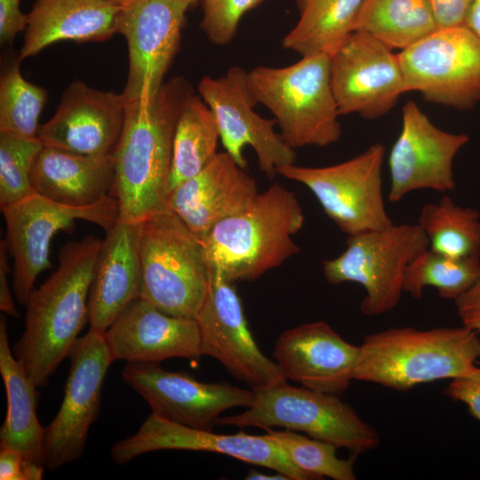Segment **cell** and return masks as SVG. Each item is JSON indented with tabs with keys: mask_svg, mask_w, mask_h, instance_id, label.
Listing matches in <instances>:
<instances>
[{
	"mask_svg": "<svg viewBox=\"0 0 480 480\" xmlns=\"http://www.w3.org/2000/svg\"><path fill=\"white\" fill-rule=\"evenodd\" d=\"M138 247L140 298L169 315L196 319L211 281L200 239L167 209L139 223Z\"/></svg>",
	"mask_w": 480,
	"mask_h": 480,
	"instance_id": "6",
	"label": "cell"
},
{
	"mask_svg": "<svg viewBox=\"0 0 480 480\" xmlns=\"http://www.w3.org/2000/svg\"><path fill=\"white\" fill-rule=\"evenodd\" d=\"M258 194L255 179L225 151L172 189L167 207L201 240L218 222L247 208Z\"/></svg>",
	"mask_w": 480,
	"mask_h": 480,
	"instance_id": "23",
	"label": "cell"
},
{
	"mask_svg": "<svg viewBox=\"0 0 480 480\" xmlns=\"http://www.w3.org/2000/svg\"><path fill=\"white\" fill-rule=\"evenodd\" d=\"M198 94L212 110L225 151L245 169L243 149H254L260 170L269 179L279 167L293 164L296 153L275 132V118L267 119L254 111L257 105L251 90L248 72L231 67L219 77L204 76L197 86Z\"/></svg>",
	"mask_w": 480,
	"mask_h": 480,
	"instance_id": "12",
	"label": "cell"
},
{
	"mask_svg": "<svg viewBox=\"0 0 480 480\" xmlns=\"http://www.w3.org/2000/svg\"><path fill=\"white\" fill-rule=\"evenodd\" d=\"M120 5L106 0H36L28 13L20 60L60 41L98 42L117 33Z\"/></svg>",
	"mask_w": 480,
	"mask_h": 480,
	"instance_id": "25",
	"label": "cell"
},
{
	"mask_svg": "<svg viewBox=\"0 0 480 480\" xmlns=\"http://www.w3.org/2000/svg\"><path fill=\"white\" fill-rule=\"evenodd\" d=\"M480 339L469 328L391 327L368 334L359 346L354 380L397 391L471 372Z\"/></svg>",
	"mask_w": 480,
	"mask_h": 480,
	"instance_id": "4",
	"label": "cell"
},
{
	"mask_svg": "<svg viewBox=\"0 0 480 480\" xmlns=\"http://www.w3.org/2000/svg\"><path fill=\"white\" fill-rule=\"evenodd\" d=\"M265 0H203L200 28L216 45H227L235 37L240 20Z\"/></svg>",
	"mask_w": 480,
	"mask_h": 480,
	"instance_id": "36",
	"label": "cell"
},
{
	"mask_svg": "<svg viewBox=\"0 0 480 480\" xmlns=\"http://www.w3.org/2000/svg\"><path fill=\"white\" fill-rule=\"evenodd\" d=\"M248 79L289 147L323 148L339 140L340 114L331 84L329 54L302 56L286 67L258 66L248 72Z\"/></svg>",
	"mask_w": 480,
	"mask_h": 480,
	"instance_id": "5",
	"label": "cell"
},
{
	"mask_svg": "<svg viewBox=\"0 0 480 480\" xmlns=\"http://www.w3.org/2000/svg\"><path fill=\"white\" fill-rule=\"evenodd\" d=\"M9 61L0 76V132L38 139L39 117L47 100L44 88L27 81L20 62Z\"/></svg>",
	"mask_w": 480,
	"mask_h": 480,
	"instance_id": "33",
	"label": "cell"
},
{
	"mask_svg": "<svg viewBox=\"0 0 480 480\" xmlns=\"http://www.w3.org/2000/svg\"><path fill=\"white\" fill-rule=\"evenodd\" d=\"M196 320L201 355L218 360L236 380L251 389L287 380L255 342L232 283L218 273L211 272L208 293Z\"/></svg>",
	"mask_w": 480,
	"mask_h": 480,
	"instance_id": "17",
	"label": "cell"
},
{
	"mask_svg": "<svg viewBox=\"0 0 480 480\" xmlns=\"http://www.w3.org/2000/svg\"><path fill=\"white\" fill-rule=\"evenodd\" d=\"M428 248V239L418 223L392 224L382 230L348 236L346 250L323 261V273L331 284L362 285L365 291L362 314L379 316L398 305L407 267Z\"/></svg>",
	"mask_w": 480,
	"mask_h": 480,
	"instance_id": "8",
	"label": "cell"
},
{
	"mask_svg": "<svg viewBox=\"0 0 480 480\" xmlns=\"http://www.w3.org/2000/svg\"><path fill=\"white\" fill-rule=\"evenodd\" d=\"M125 106L121 93L74 81L62 94L55 114L40 125L37 138L44 146L111 156L122 132Z\"/></svg>",
	"mask_w": 480,
	"mask_h": 480,
	"instance_id": "20",
	"label": "cell"
},
{
	"mask_svg": "<svg viewBox=\"0 0 480 480\" xmlns=\"http://www.w3.org/2000/svg\"><path fill=\"white\" fill-rule=\"evenodd\" d=\"M1 211L4 240L14 261L13 290L20 304H26L37 276L51 267L50 244L59 231H70L82 220L108 232L119 220L118 203L111 195L91 205L70 206L35 192Z\"/></svg>",
	"mask_w": 480,
	"mask_h": 480,
	"instance_id": "10",
	"label": "cell"
},
{
	"mask_svg": "<svg viewBox=\"0 0 480 480\" xmlns=\"http://www.w3.org/2000/svg\"><path fill=\"white\" fill-rule=\"evenodd\" d=\"M252 391V402L244 412L220 416L217 425L300 431L347 449L353 456L380 444L377 431L339 396L293 387L286 380Z\"/></svg>",
	"mask_w": 480,
	"mask_h": 480,
	"instance_id": "7",
	"label": "cell"
},
{
	"mask_svg": "<svg viewBox=\"0 0 480 480\" xmlns=\"http://www.w3.org/2000/svg\"><path fill=\"white\" fill-rule=\"evenodd\" d=\"M20 0H0V43L11 44L16 35L26 29L28 14L20 8Z\"/></svg>",
	"mask_w": 480,
	"mask_h": 480,
	"instance_id": "39",
	"label": "cell"
},
{
	"mask_svg": "<svg viewBox=\"0 0 480 480\" xmlns=\"http://www.w3.org/2000/svg\"><path fill=\"white\" fill-rule=\"evenodd\" d=\"M468 140L467 134L439 129L415 102L407 101L401 132L388 156V201L399 202L420 189L453 190V159Z\"/></svg>",
	"mask_w": 480,
	"mask_h": 480,
	"instance_id": "19",
	"label": "cell"
},
{
	"mask_svg": "<svg viewBox=\"0 0 480 480\" xmlns=\"http://www.w3.org/2000/svg\"><path fill=\"white\" fill-rule=\"evenodd\" d=\"M44 466L25 458L12 448H0L1 480H40Z\"/></svg>",
	"mask_w": 480,
	"mask_h": 480,
	"instance_id": "37",
	"label": "cell"
},
{
	"mask_svg": "<svg viewBox=\"0 0 480 480\" xmlns=\"http://www.w3.org/2000/svg\"><path fill=\"white\" fill-rule=\"evenodd\" d=\"M444 394L453 401L464 404L468 412L480 421V368L453 379L444 389Z\"/></svg>",
	"mask_w": 480,
	"mask_h": 480,
	"instance_id": "38",
	"label": "cell"
},
{
	"mask_svg": "<svg viewBox=\"0 0 480 480\" xmlns=\"http://www.w3.org/2000/svg\"><path fill=\"white\" fill-rule=\"evenodd\" d=\"M303 223L295 194L274 183L200 240L210 271L230 283L260 277L300 252L292 236Z\"/></svg>",
	"mask_w": 480,
	"mask_h": 480,
	"instance_id": "3",
	"label": "cell"
},
{
	"mask_svg": "<svg viewBox=\"0 0 480 480\" xmlns=\"http://www.w3.org/2000/svg\"><path fill=\"white\" fill-rule=\"evenodd\" d=\"M121 376L153 413L198 429L212 430L223 412L247 408L253 399L252 389L201 382L189 374L167 371L158 363H127Z\"/></svg>",
	"mask_w": 480,
	"mask_h": 480,
	"instance_id": "18",
	"label": "cell"
},
{
	"mask_svg": "<svg viewBox=\"0 0 480 480\" xmlns=\"http://www.w3.org/2000/svg\"><path fill=\"white\" fill-rule=\"evenodd\" d=\"M359 346L342 339L327 323L316 321L288 329L272 352L284 377L326 394H343L354 380Z\"/></svg>",
	"mask_w": 480,
	"mask_h": 480,
	"instance_id": "21",
	"label": "cell"
},
{
	"mask_svg": "<svg viewBox=\"0 0 480 480\" xmlns=\"http://www.w3.org/2000/svg\"><path fill=\"white\" fill-rule=\"evenodd\" d=\"M106 1L116 4L120 5V6H124V5L131 3L133 0H106Z\"/></svg>",
	"mask_w": 480,
	"mask_h": 480,
	"instance_id": "45",
	"label": "cell"
},
{
	"mask_svg": "<svg viewBox=\"0 0 480 480\" xmlns=\"http://www.w3.org/2000/svg\"><path fill=\"white\" fill-rule=\"evenodd\" d=\"M479 271V259H453L428 248L407 267L403 290L420 299L423 290L431 286L441 298L455 300L470 288Z\"/></svg>",
	"mask_w": 480,
	"mask_h": 480,
	"instance_id": "32",
	"label": "cell"
},
{
	"mask_svg": "<svg viewBox=\"0 0 480 480\" xmlns=\"http://www.w3.org/2000/svg\"><path fill=\"white\" fill-rule=\"evenodd\" d=\"M8 247L4 239L0 241V310L11 316L20 317L9 285L8 275L11 273L8 262Z\"/></svg>",
	"mask_w": 480,
	"mask_h": 480,
	"instance_id": "42",
	"label": "cell"
},
{
	"mask_svg": "<svg viewBox=\"0 0 480 480\" xmlns=\"http://www.w3.org/2000/svg\"><path fill=\"white\" fill-rule=\"evenodd\" d=\"M196 0H133L121 7L117 33L127 42L125 102L156 93L180 46L185 15Z\"/></svg>",
	"mask_w": 480,
	"mask_h": 480,
	"instance_id": "15",
	"label": "cell"
},
{
	"mask_svg": "<svg viewBox=\"0 0 480 480\" xmlns=\"http://www.w3.org/2000/svg\"><path fill=\"white\" fill-rule=\"evenodd\" d=\"M283 449L291 461L300 470L313 476L316 480L329 477L334 480H355V457L340 459L338 447L313 437L300 435L292 430L266 429Z\"/></svg>",
	"mask_w": 480,
	"mask_h": 480,
	"instance_id": "34",
	"label": "cell"
},
{
	"mask_svg": "<svg viewBox=\"0 0 480 480\" xmlns=\"http://www.w3.org/2000/svg\"><path fill=\"white\" fill-rule=\"evenodd\" d=\"M0 372L7 412L0 428V448H12L25 458L45 466L44 430L36 416V385L10 348L5 319L0 318Z\"/></svg>",
	"mask_w": 480,
	"mask_h": 480,
	"instance_id": "27",
	"label": "cell"
},
{
	"mask_svg": "<svg viewBox=\"0 0 480 480\" xmlns=\"http://www.w3.org/2000/svg\"><path fill=\"white\" fill-rule=\"evenodd\" d=\"M248 480H290L285 475L276 472V474H266L259 470H250L245 476Z\"/></svg>",
	"mask_w": 480,
	"mask_h": 480,
	"instance_id": "44",
	"label": "cell"
},
{
	"mask_svg": "<svg viewBox=\"0 0 480 480\" xmlns=\"http://www.w3.org/2000/svg\"><path fill=\"white\" fill-rule=\"evenodd\" d=\"M159 450H188L222 453L245 463L268 468L282 473L290 480H316L298 468L283 449L267 433L249 435L217 434L174 423L151 413L138 431L115 443L111 458L124 465L147 452Z\"/></svg>",
	"mask_w": 480,
	"mask_h": 480,
	"instance_id": "16",
	"label": "cell"
},
{
	"mask_svg": "<svg viewBox=\"0 0 480 480\" xmlns=\"http://www.w3.org/2000/svg\"><path fill=\"white\" fill-rule=\"evenodd\" d=\"M220 140L216 119L199 94L185 100L175 127L169 193L199 173L217 155Z\"/></svg>",
	"mask_w": 480,
	"mask_h": 480,
	"instance_id": "29",
	"label": "cell"
},
{
	"mask_svg": "<svg viewBox=\"0 0 480 480\" xmlns=\"http://www.w3.org/2000/svg\"><path fill=\"white\" fill-rule=\"evenodd\" d=\"M437 28L427 0H364L354 26V31L401 51Z\"/></svg>",
	"mask_w": 480,
	"mask_h": 480,
	"instance_id": "30",
	"label": "cell"
},
{
	"mask_svg": "<svg viewBox=\"0 0 480 480\" xmlns=\"http://www.w3.org/2000/svg\"><path fill=\"white\" fill-rule=\"evenodd\" d=\"M101 244L93 236L64 244L57 269L26 302L25 329L12 352L36 388L48 384L88 322L89 293Z\"/></svg>",
	"mask_w": 480,
	"mask_h": 480,
	"instance_id": "2",
	"label": "cell"
},
{
	"mask_svg": "<svg viewBox=\"0 0 480 480\" xmlns=\"http://www.w3.org/2000/svg\"><path fill=\"white\" fill-rule=\"evenodd\" d=\"M193 92L188 81L175 77L150 96L126 102L125 116L112 153L111 196L119 220L140 223L168 209L172 141L186 98Z\"/></svg>",
	"mask_w": 480,
	"mask_h": 480,
	"instance_id": "1",
	"label": "cell"
},
{
	"mask_svg": "<svg viewBox=\"0 0 480 480\" xmlns=\"http://www.w3.org/2000/svg\"><path fill=\"white\" fill-rule=\"evenodd\" d=\"M114 177L112 156H84L43 145L31 184L36 193L54 202L87 206L111 193Z\"/></svg>",
	"mask_w": 480,
	"mask_h": 480,
	"instance_id": "26",
	"label": "cell"
},
{
	"mask_svg": "<svg viewBox=\"0 0 480 480\" xmlns=\"http://www.w3.org/2000/svg\"><path fill=\"white\" fill-rule=\"evenodd\" d=\"M397 55L408 92L458 109L480 101V42L465 26L438 28Z\"/></svg>",
	"mask_w": 480,
	"mask_h": 480,
	"instance_id": "11",
	"label": "cell"
},
{
	"mask_svg": "<svg viewBox=\"0 0 480 480\" xmlns=\"http://www.w3.org/2000/svg\"><path fill=\"white\" fill-rule=\"evenodd\" d=\"M42 148L38 139L0 132L1 210L35 193L31 173Z\"/></svg>",
	"mask_w": 480,
	"mask_h": 480,
	"instance_id": "35",
	"label": "cell"
},
{
	"mask_svg": "<svg viewBox=\"0 0 480 480\" xmlns=\"http://www.w3.org/2000/svg\"><path fill=\"white\" fill-rule=\"evenodd\" d=\"M104 337L113 362L159 364L202 356L196 319L169 315L141 298L116 317Z\"/></svg>",
	"mask_w": 480,
	"mask_h": 480,
	"instance_id": "22",
	"label": "cell"
},
{
	"mask_svg": "<svg viewBox=\"0 0 480 480\" xmlns=\"http://www.w3.org/2000/svg\"><path fill=\"white\" fill-rule=\"evenodd\" d=\"M69 357L62 403L44 430V461L50 470L83 455L90 427L100 412L103 382L113 363L104 333L92 330L79 337Z\"/></svg>",
	"mask_w": 480,
	"mask_h": 480,
	"instance_id": "13",
	"label": "cell"
},
{
	"mask_svg": "<svg viewBox=\"0 0 480 480\" xmlns=\"http://www.w3.org/2000/svg\"><path fill=\"white\" fill-rule=\"evenodd\" d=\"M364 0H296L300 19L283 38L301 56L330 54L352 32Z\"/></svg>",
	"mask_w": 480,
	"mask_h": 480,
	"instance_id": "28",
	"label": "cell"
},
{
	"mask_svg": "<svg viewBox=\"0 0 480 480\" xmlns=\"http://www.w3.org/2000/svg\"><path fill=\"white\" fill-rule=\"evenodd\" d=\"M385 148L370 146L358 156L325 167L293 164L277 173L306 186L324 213L348 236L382 230L393 224L382 194L381 168Z\"/></svg>",
	"mask_w": 480,
	"mask_h": 480,
	"instance_id": "9",
	"label": "cell"
},
{
	"mask_svg": "<svg viewBox=\"0 0 480 480\" xmlns=\"http://www.w3.org/2000/svg\"><path fill=\"white\" fill-rule=\"evenodd\" d=\"M138 226L118 220L106 232L89 293V330L104 333L132 301L140 298Z\"/></svg>",
	"mask_w": 480,
	"mask_h": 480,
	"instance_id": "24",
	"label": "cell"
},
{
	"mask_svg": "<svg viewBox=\"0 0 480 480\" xmlns=\"http://www.w3.org/2000/svg\"><path fill=\"white\" fill-rule=\"evenodd\" d=\"M462 325L480 333V271L474 284L455 300Z\"/></svg>",
	"mask_w": 480,
	"mask_h": 480,
	"instance_id": "40",
	"label": "cell"
},
{
	"mask_svg": "<svg viewBox=\"0 0 480 480\" xmlns=\"http://www.w3.org/2000/svg\"><path fill=\"white\" fill-rule=\"evenodd\" d=\"M463 26L480 42V0H472Z\"/></svg>",
	"mask_w": 480,
	"mask_h": 480,
	"instance_id": "43",
	"label": "cell"
},
{
	"mask_svg": "<svg viewBox=\"0 0 480 480\" xmlns=\"http://www.w3.org/2000/svg\"><path fill=\"white\" fill-rule=\"evenodd\" d=\"M372 36L354 31L329 54L330 78L341 115L374 119L408 92L398 55Z\"/></svg>",
	"mask_w": 480,
	"mask_h": 480,
	"instance_id": "14",
	"label": "cell"
},
{
	"mask_svg": "<svg viewBox=\"0 0 480 480\" xmlns=\"http://www.w3.org/2000/svg\"><path fill=\"white\" fill-rule=\"evenodd\" d=\"M438 28L463 26L472 0H427Z\"/></svg>",
	"mask_w": 480,
	"mask_h": 480,
	"instance_id": "41",
	"label": "cell"
},
{
	"mask_svg": "<svg viewBox=\"0 0 480 480\" xmlns=\"http://www.w3.org/2000/svg\"><path fill=\"white\" fill-rule=\"evenodd\" d=\"M418 224L428 239L430 250L453 259L480 260L478 211L444 196L422 207Z\"/></svg>",
	"mask_w": 480,
	"mask_h": 480,
	"instance_id": "31",
	"label": "cell"
}]
</instances>
